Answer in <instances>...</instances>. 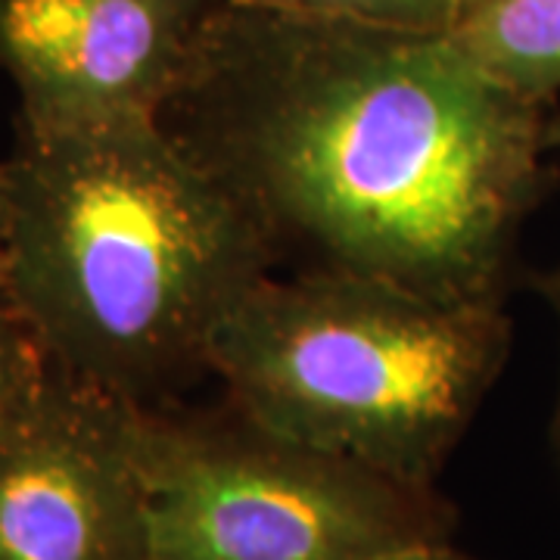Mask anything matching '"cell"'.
<instances>
[{
    "label": "cell",
    "mask_w": 560,
    "mask_h": 560,
    "mask_svg": "<svg viewBox=\"0 0 560 560\" xmlns=\"http://www.w3.org/2000/svg\"><path fill=\"white\" fill-rule=\"evenodd\" d=\"M0 305H10V296H7V268H3V253H0Z\"/></svg>",
    "instance_id": "15"
},
{
    "label": "cell",
    "mask_w": 560,
    "mask_h": 560,
    "mask_svg": "<svg viewBox=\"0 0 560 560\" xmlns=\"http://www.w3.org/2000/svg\"><path fill=\"white\" fill-rule=\"evenodd\" d=\"M140 408L50 364L0 423V560H153Z\"/></svg>",
    "instance_id": "5"
},
{
    "label": "cell",
    "mask_w": 560,
    "mask_h": 560,
    "mask_svg": "<svg viewBox=\"0 0 560 560\" xmlns=\"http://www.w3.org/2000/svg\"><path fill=\"white\" fill-rule=\"evenodd\" d=\"M374 560H480L467 551L455 548L448 539L442 541H423V545H411V548H399V551H389L383 558Z\"/></svg>",
    "instance_id": "10"
},
{
    "label": "cell",
    "mask_w": 560,
    "mask_h": 560,
    "mask_svg": "<svg viewBox=\"0 0 560 560\" xmlns=\"http://www.w3.org/2000/svg\"><path fill=\"white\" fill-rule=\"evenodd\" d=\"M482 3L486 0H305V10L411 35L455 38Z\"/></svg>",
    "instance_id": "8"
},
{
    "label": "cell",
    "mask_w": 560,
    "mask_h": 560,
    "mask_svg": "<svg viewBox=\"0 0 560 560\" xmlns=\"http://www.w3.org/2000/svg\"><path fill=\"white\" fill-rule=\"evenodd\" d=\"M219 7H268V10H290L305 7V0H215Z\"/></svg>",
    "instance_id": "13"
},
{
    "label": "cell",
    "mask_w": 560,
    "mask_h": 560,
    "mask_svg": "<svg viewBox=\"0 0 560 560\" xmlns=\"http://www.w3.org/2000/svg\"><path fill=\"white\" fill-rule=\"evenodd\" d=\"M536 290L541 293V300L548 302V308H551V315L558 320V330H560V265L558 268H548V271H541L536 275ZM555 448H558V458H560V386H558V405H555Z\"/></svg>",
    "instance_id": "11"
},
{
    "label": "cell",
    "mask_w": 560,
    "mask_h": 560,
    "mask_svg": "<svg viewBox=\"0 0 560 560\" xmlns=\"http://www.w3.org/2000/svg\"><path fill=\"white\" fill-rule=\"evenodd\" d=\"M7 228H10V187H7V168L0 162V253L7 243Z\"/></svg>",
    "instance_id": "12"
},
{
    "label": "cell",
    "mask_w": 560,
    "mask_h": 560,
    "mask_svg": "<svg viewBox=\"0 0 560 560\" xmlns=\"http://www.w3.org/2000/svg\"><path fill=\"white\" fill-rule=\"evenodd\" d=\"M545 147L548 150H558L560 147V116L558 119H548V125H545Z\"/></svg>",
    "instance_id": "14"
},
{
    "label": "cell",
    "mask_w": 560,
    "mask_h": 560,
    "mask_svg": "<svg viewBox=\"0 0 560 560\" xmlns=\"http://www.w3.org/2000/svg\"><path fill=\"white\" fill-rule=\"evenodd\" d=\"M47 371L50 361L25 320L10 305H0V423L20 408Z\"/></svg>",
    "instance_id": "9"
},
{
    "label": "cell",
    "mask_w": 560,
    "mask_h": 560,
    "mask_svg": "<svg viewBox=\"0 0 560 560\" xmlns=\"http://www.w3.org/2000/svg\"><path fill=\"white\" fill-rule=\"evenodd\" d=\"M140 467L153 560H374L455 523L433 486L280 436L231 399L140 408Z\"/></svg>",
    "instance_id": "4"
},
{
    "label": "cell",
    "mask_w": 560,
    "mask_h": 560,
    "mask_svg": "<svg viewBox=\"0 0 560 560\" xmlns=\"http://www.w3.org/2000/svg\"><path fill=\"white\" fill-rule=\"evenodd\" d=\"M511 352L504 302H455L346 271L265 278L209 371L280 436L433 486Z\"/></svg>",
    "instance_id": "3"
},
{
    "label": "cell",
    "mask_w": 560,
    "mask_h": 560,
    "mask_svg": "<svg viewBox=\"0 0 560 560\" xmlns=\"http://www.w3.org/2000/svg\"><path fill=\"white\" fill-rule=\"evenodd\" d=\"M215 0H0L20 135L160 121Z\"/></svg>",
    "instance_id": "6"
},
{
    "label": "cell",
    "mask_w": 560,
    "mask_h": 560,
    "mask_svg": "<svg viewBox=\"0 0 560 560\" xmlns=\"http://www.w3.org/2000/svg\"><path fill=\"white\" fill-rule=\"evenodd\" d=\"M160 121L278 261L440 300H508L551 187L545 103L455 38L305 7H215Z\"/></svg>",
    "instance_id": "1"
},
{
    "label": "cell",
    "mask_w": 560,
    "mask_h": 560,
    "mask_svg": "<svg viewBox=\"0 0 560 560\" xmlns=\"http://www.w3.org/2000/svg\"><path fill=\"white\" fill-rule=\"evenodd\" d=\"M455 40L529 101L548 106L560 91V0H486Z\"/></svg>",
    "instance_id": "7"
},
{
    "label": "cell",
    "mask_w": 560,
    "mask_h": 560,
    "mask_svg": "<svg viewBox=\"0 0 560 560\" xmlns=\"http://www.w3.org/2000/svg\"><path fill=\"white\" fill-rule=\"evenodd\" d=\"M3 168L7 296L57 371L143 408L212 374L221 324L278 259L162 121L20 135Z\"/></svg>",
    "instance_id": "2"
}]
</instances>
